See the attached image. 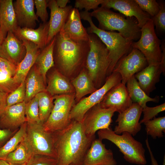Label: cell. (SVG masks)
Listing matches in <instances>:
<instances>
[{
  "instance_id": "f907efd6",
  "label": "cell",
  "mask_w": 165,
  "mask_h": 165,
  "mask_svg": "<svg viewBox=\"0 0 165 165\" xmlns=\"http://www.w3.org/2000/svg\"><path fill=\"white\" fill-rule=\"evenodd\" d=\"M5 38V37L3 34L0 30V46L2 44Z\"/></svg>"
},
{
  "instance_id": "83f0119b",
  "label": "cell",
  "mask_w": 165,
  "mask_h": 165,
  "mask_svg": "<svg viewBox=\"0 0 165 165\" xmlns=\"http://www.w3.org/2000/svg\"><path fill=\"white\" fill-rule=\"evenodd\" d=\"M55 39V36L49 44L41 50L35 64L46 84V73L54 66L53 52Z\"/></svg>"
},
{
  "instance_id": "db71d44e",
  "label": "cell",
  "mask_w": 165,
  "mask_h": 165,
  "mask_svg": "<svg viewBox=\"0 0 165 165\" xmlns=\"http://www.w3.org/2000/svg\"><path fill=\"white\" fill-rule=\"evenodd\" d=\"M69 165H74V164H70Z\"/></svg>"
},
{
  "instance_id": "8992f818",
  "label": "cell",
  "mask_w": 165,
  "mask_h": 165,
  "mask_svg": "<svg viewBox=\"0 0 165 165\" xmlns=\"http://www.w3.org/2000/svg\"><path fill=\"white\" fill-rule=\"evenodd\" d=\"M121 135L116 134L110 127L99 130L97 132L98 138L108 140L115 145L123 154L127 161L132 164H146L145 150L142 144L129 133L124 132Z\"/></svg>"
},
{
  "instance_id": "836d02e7",
  "label": "cell",
  "mask_w": 165,
  "mask_h": 165,
  "mask_svg": "<svg viewBox=\"0 0 165 165\" xmlns=\"http://www.w3.org/2000/svg\"><path fill=\"white\" fill-rule=\"evenodd\" d=\"M145 126V130L147 135L153 138H160L163 136V132H165V117H156L153 119L144 123Z\"/></svg>"
},
{
  "instance_id": "7bdbcfd3",
  "label": "cell",
  "mask_w": 165,
  "mask_h": 165,
  "mask_svg": "<svg viewBox=\"0 0 165 165\" xmlns=\"http://www.w3.org/2000/svg\"><path fill=\"white\" fill-rule=\"evenodd\" d=\"M34 3L36 9V15L37 17H39L43 23L47 22L48 17L47 0H34Z\"/></svg>"
},
{
  "instance_id": "681fc988",
  "label": "cell",
  "mask_w": 165,
  "mask_h": 165,
  "mask_svg": "<svg viewBox=\"0 0 165 165\" xmlns=\"http://www.w3.org/2000/svg\"><path fill=\"white\" fill-rule=\"evenodd\" d=\"M56 1L57 6L61 8H65L67 3L70 2L69 0H56Z\"/></svg>"
},
{
  "instance_id": "ac0fdd59",
  "label": "cell",
  "mask_w": 165,
  "mask_h": 165,
  "mask_svg": "<svg viewBox=\"0 0 165 165\" xmlns=\"http://www.w3.org/2000/svg\"><path fill=\"white\" fill-rule=\"evenodd\" d=\"M47 1V7L50 10L47 45L62 28L72 7L69 5L61 8L57 6L55 0Z\"/></svg>"
},
{
  "instance_id": "30bf717a",
  "label": "cell",
  "mask_w": 165,
  "mask_h": 165,
  "mask_svg": "<svg viewBox=\"0 0 165 165\" xmlns=\"http://www.w3.org/2000/svg\"><path fill=\"white\" fill-rule=\"evenodd\" d=\"M121 80L119 73L112 72L107 77L105 83L101 87L88 97L80 100L76 104L74 105L70 112L71 120L81 122L87 112L94 106L99 103L108 91L120 83Z\"/></svg>"
},
{
  "instance_id": "c3c4849f",
  "label": "cell",
  "mask_w": 165,
  "mask_h": 165,
  "mask_svg": "<svg viewBox=\"0 0 165 165\" xmlns=\"http://www.w3.org/2000/svg\"><path fill=\"white\" fill-rule=\"evenodd\" d=\"M145 142L146 146L149 152L150 155L151 159V163L152 165H158L157 162L154 157L152 154V152L151 151V148L150 147L149 143L148 142V139L147 138L145 140Z\"/></svg>"
},
{
  "instance_id": "9f6ffc18",
  "label": "cell",
  "mask_w": 165,
  "mask_h": 165,
  "mask_svg": "<svg viewBox=\"0 0 165 165\" xmlns=\"http://www.w3.org/2000/svg\"></svg>"
},
{
  "instance_id": "d6986e66",
  "label": "cell",
  "mask_w": 165,
  "mask_h": 165,
  "mask_svg": "<svg viewBox=\"0 0 165 165\" xmlns=\"http://www.w3.org/2000/svg\"><path fill=\"white\" fill-rule=\"evenodd\" d=\"M63 30L65 35L76 42H88L89 35L81 21L78 9H71Z\"/></svg>"
},
{
  "instance_id": "8d00e7d4",
  "label": "cell",
  "mask_w": 165,
  "mask_h": 165,
  "mask_svg": "<svg viewBox=\"0 0 165 165\" xmlns=\"http://www.w3.org/2000/svg\"><path fill=\"white\" fill-rule=\"evenodd\" d=\"M141 9L149 14L151 17L154 16L159 12L160 6L155 0H134Z\"/></svg>"
},
{
  "instance_id": "b9f144b4",
  "label": "cell",
  "mask_w": 165,
  "mask_h": 165,
  "mask_svg": "<svg viewBox=\"0 0 165 165\" xmlns=\"http://www.w3.org/2000/svg\"><path fill=\"white\" fill-rule=\"evenodd\" d=\"M104 0H76L75 1L74 8L81 10L85 9V11L93 10L98 8Z\"/></svg>"
},
{
  "instance_id": "9a60e30c",
  "label": "cell",
  "mask_w": 165,
  "mask_h": 165,
  "mask_svg": "<svg viewBox=\"0 0 165 165\" xmlns=\"http://www.w3.org/2000/svg\"><path fill=\"white\" fill-rule=\"evenodd\" d=\"M133 103L125 84L121 82L109 91L99 103L102 107L113 108L119 113L130 107Z\"/></svg>"
},
{
  "instance_id": "816d5d0a",
  "label": "cell",
  "mask_w": 165,
  "mask_h": 165,
  "mask_svg": "<svg viewBox=\"0 0 165 165\" xmlns=\"http://www.w3.org/2000/svg\"><path fill=\"white\" fill-rule=\"evenodd\" d=\"M0 165H10V164L6 160H0Z\"/></svg>"
},
{
  "instance_id": "484cf974",
  "label": "cell",
  "mask_w": 165,
  "mask_h": 165,
  "mask_svg": "<svg viewBox=\"0 0 165 165\" xmlns=\"http://www.w3.org/2000/svg\"><path fill=\"white\" fill-rule=\"evenodd\" d=\"M46 90L52 96L72 94L75 91L72 84L57 69L51 73Z\"/></svg>"
},
{
  "instance_id": "277c9868",
  "label": "cell",
  "mask_w": 165,
  "mask_h": 165,
  "mask_svg": "<svg viewBox=\"0 0 165 165\" xmlns=\"http://www.w3.org/2000/svg\"><path fill=\"white\" fill-rule=\"evenodd\" d=\"M91 16L99 22L98 28L105 31H118L124 38L134 41L138 40L141 35V28L137 20L134 17H127L110 9L98 7L90 13Z\"/></svg>"
},
{
  "instance_id": "44dd1931",
  "label": "cell",
  "mask_w": 165,
  "mask_h": 165,
  "mask_svg": "<svg viewBox=\"0 0 165 165\" xmlns=\"http://www.w3.org/2000/svg\"><path fill=\"white\" fill-rule=\"evenodd\" d=\"M21 41L26 48V53L23 60L17 66L16 74L13 77L14 81L19 85L22 82L25 81L41 50L31 42L25 40Z\"/></svg>"
},
{
  "instance_id": "8fae6325",
  "label": "cell",
  "mask_w": 165,
  "mask_h": 165,
  "mask_svg": "<svg viewBox=\"0 0 165 165\" xmlns=\"http://www.w3.org/2000/svg\"><path fill=\"white\" fill-rule=\"evenodd\" d=\"M115 112L113 108L102 107L100 103L94 106L86 114L81 122L85 134L92 137L97 130L109 128Z\"/></svg>"
},
{
  "instance_id": "ba28073f",
  "label": "cell",
  "mask_w": 165,
  "mask_h": 165,
  "mask_svg": "<svg viewBox=\"0 0 165 165\" xmlns=\"http://www.w3.org/2000/svg\"><path fill=\"white\" fill-rule=\"evenodd\" d=\"M52 111L43 124L45 130L51 133L61 130L71 123L70 114L74 105L75 94L55 96Z\"/></svg>"
},
{
  "instance_id": "4316f807",
  "label": "cell",
  "mask_w": 165,
  "mask_h": 165,
  "mask_svg": "<svg viewBox=\"0 0 165 165\" xmlns=\"http://www.w3.org/2000/svg\"><path fill=\"white\" fill-rule=\"evenodd\" d=\"M25 83L26 91L24 101L26 103L38 93L46 91V84L35 64L28 72Z\"/></svg>"
},
{
  "instance_id": "cb8c5ba5",
  "label": "cell",
  "mask_w": 165,
  "mask_h": 165,
  "mask_svg": "<svg viewBox=\"0 0 165 165\" xmlns=\"http://www.w3.org/2000/svg\"><path fill=\"white\" fill-rule=\"evenodd\" d=\"M162 73L160 63L148 65L141 71L134 75L138 85L148 95L156 89V85L160 81Z\"/></svg>"
},
{
  "instance_id": "9c48e42d",
  "label": "cell",
  "mask_w": 165,
  "mask_h": 165,
  "mask_svg": "<svg viewBox=\"0 0 165 165\" xmlns=\"http://www.w3.org/2000/svg\"><path fill=\"white\" fill-rule=\"evenodd\" d=\"M151 18L141 28L139 40L133 42V48L139 50L146 58L148 65L160 63L161 59V42L157 36Z\"/></svg>"
},
{
  "instance_id": "6da1fadb",
  "label": "cell",
  "mask_w": 165,
  "mask_h": 165,
  "mask_svg": "<svg viewBox=\"0 0 165 165\" xmlns=\"http://www.w3.org/2000/svg\"><path fill=\"white\" fill-rule=\"evenodd\" d=\"M52 133L57 165H83L85 155L95 135L87 136L81 123L74 120L63 129Z\"/></svg>"
},
{
  "instance_id": "3957f363",
  "label": "cell",
  "mask_w": 165,
  "mask_h": 165,
  "mask_svg": "<svg viewBox=\"0 0 165 165\" xmlns=\"http://www.w3.org/2000/svg\"><path fill=\"white\" fill-rule=\"evenodd\" d=\"M79 14L81 19L89 23L90 26L86 29L88 33L96 34L108 51L111 63L107 74L108 76L112 73L118 61L131 50L133 41L124 38L118 32L105 31L98 28L93 23L90 12L84 11Z\"/></svg>"
},
{
  "instance_id": "d590c367",
  "label": "cell",
  "mask_w": 165,
  "mask_h": 165,
  "mask_svg": "<svg viewBox=\"0 0 165 165\" xmlns=\"http://www.w3.org/2000/svg\"><path fill=\"white\" fill-rule=\"evenodd\" d=\"M25 81L21 84L14 90L9 94L6 99L7 106H9L23 102L25 96Z\"/></svg>"
},
{
  "instance_id": "60d3db41",
  "label": "cell",
  "mask_w": 165,
  "mask_h": 165,
  "mask_svg": "<svg viewBox=\"0 0 165 165\" xmlns=\"http://www.w3.org/2000/svg\"><path fill=\"white\" fill-rule=\"evenodd\" d=\"M27 165H57V159L47 156L33 155Z\"/></svg>"
},
{
  "instance_id": "7a4b0ae2",
  "label": "cell",
  "mask_w": 165,
  "mask_h": 165,
  "mask_svg": "<svg viewBox=\"0 0 165 165\" xmlns=\"http://www.w3.org/2000/svg\"><path fill=\"white\" fill-rule=\"evenodd\" d=\"M53 56L59 68L70 75L82 66L85 67L90 50L88 42H76L67 37L63 28L55 36Z\"/></svg>"
},
{
  "instance_id": "bcb514c9",
  "label": "cell",
  "mask_w": 165,
  "mask_h": 165,
  "mask_svg": "<svg viewBox=\"0 0 165 165\" xmlns=\"http://www.w3.org/2000/svg\"><path fill=\"white\" fill-rule=\"evenodd\" d=\"M8 94L0 91V117L7 106L6 99Z\"/></svg>"
},
{
  "instance_id": "ab89813d",
  "label": "cell",
  "mask_w": 165,
  "mask_h": 165,
  "mask_svg": "<svg viewBox=\"0 0 165 165\" xmlns=\"http://www.w3.org/2000/svg\"><path fill=\"white\" fill-rule=\"evenodd\" d=\"M165 110V103H163L160 105L154 107H149L146 106L143 108L142 112L143 117L140 123H144L152 119L158 114Z\"/></svg>"
},
{
  "instance_id": "f5cc1de1",
  "label": "cell",
  "mask_w": 165,
  "mask_h": 165,
  "mask_svg": "<svg viewBox=\"0 0 165 165\" xmlns=\"http://www.w3.org/2000/svg\"><path fill=\"white\" fill-rule=\"evenodd\" d=\"M10 165H27V163H24L22 164H10Z\"/></svg>"
},
{
  "instance_id": "d4e9b609",
  "label": "cell",
  "mask_w": 165,
  "mask_h": 165,
  "mask_svg": "<svg viewBox=\"0 0 165 165\" xmlns=\"http://www.w3.org/2000/svg\"><path fill=\"white\" fill-rule=\"evenodd\" d=\"M12 0H0V30L6 38L18 27Z\"/></svg>"
},
{
  "instance_id": "7402d4cb",
  "label": "cell",
  "mask_w": 165,
  "mask_h": 165,
  "mask_svg": "<svg viewBox=\"0 0 165 165\" xmlns=\"http://www.w3.org/2000/svg\"><path fill=\"white\" fill-rule=\"evenodd\" d=\"M26 103L23 102L6 106L0 117V126L10 130L20 127L27 122L25 114Z\"/></svg>"
},
{
  "instance_id": "e575fe53",
  "label": "cell",
  "mask_w": 165,
  "mask_h": 165,
  "mask_svg": "<svg viewBox=\"0 0 165 165\" xmlns=\"http://www.w3.org/2000/svg\"><path fill=\"white\" fill-rule=\"evenodd\" d=\"M25 114L27 123H41L39 117L38 100L36 95L26 103Z\"/></svg>"
},
{
  "instance_id": "f1b7e54d",
  "label": "cell",
  "mask_w": 165,
  "mask_h": 165,
  "mask_svg": "<svg viewBox=\"0 0 165 165\" xmlns=\"http://www.w3.org/2000/svg\"><path fill=\"white\" fill-rule=\"evenodd\" d=\"M72 84L75 92V98L78 102L82 97L87 94H92L97 90L89 76L87 70L84 68L72 80Z\"/></svg>"
},
{
  "instance_id": "2e32d148",
  "label": "cell",
  "mask_w": 165,
  "mask_h": 165,
  "mask_svg": "<svg viewBox=\"0 0 165 165\" xmlns=\"http://www.w3.org/2000/svg\"><path fill=\"white\" fill-rule=\"evenodd\" d=\"M112 151L107 149L102 140L94 139L84 156L83 165H116Z\"/></svg>"
},
{
  "instance_id": "d6a6232c",
  "label": "cell",
  "mask_w": 165,
  "mask_h": 165,
  "mask_svg": "<svg viewBox=\"0 0 165 165\" xmlns=\"http://www.w3.org/2000/svg\"><path fill=\"white\" fill-rule=\"evenodd\" d=\"M27 127V122L22 124L18 130L0 148V160H5L7 155L13 151L23 139Z\"/></svg>"
},
{
  "instance_id": "4dcf8cb0",
  "label": "cell",
  "mask_w": 165,
  "mask_h": 165,
  "mask_svg": "<svg viewBox=\"0 0 165 165\" xmlns=\"http://www.w3.org/2000/svg\"><path fill=\"white\" fill-rule=\"evenodd\" d=\"M33 155L31 151L24 138L16 148L9 154L5 160L10 164L27 163Z\"/></svg>"
},
{
  "instance_id": "5b68a950",
  "label": "cell",
  "mask_w": 165,
  "mask_h": 165,
  "mask_svg": "<svg viewBox=\"0 0 165 165\" xmlns=\"http://www.w3.org/2000/svg\"><path fill=\"white\" fill-rule=\"evenodd\" d=\"M89 35L90 50L85 66L97 89L104 84L111 61L108 51L105 44L96 34Z\"/></svg>"
},
{
  "instance_id": "ee69618b",
  "label": "cell",
  "mask_w": 165,
  "mask_h": 165,
  "mask_svg": "<svg viewBox=\"0 0 165 165\" xmlns=\"http://www.w3.org/2000/svg\"><path fill=\"white\" fill-rule=\"evenodd\" d=\"M17 66L1 57L0 60V72L10 77L15 75Z\"/></svg>"
},
{
  "instance_id": "ffe728a7",
  "label": "cell",
  "mask_w": 165,
  "mask_h": 165,
  "mask_svg": "<svg viewBox=\"0 0 165 165\" xmlns=\"http://www.w3.org/2000/svg\"><path fill=\"white\" fill-rule=\"evenodd\" d=\"M13 5L18 26L34 29L39 20L34 10V0H16Z\"/></svg>"
},
{
  "instance_id": "4fadbf2b",
  "label": "cell",
  "mask_w": 165,
  "mask_h": 165,
  "mask_svg": "<svg viewBox=\"0 0 165 165\" xmlns=\"http://www.w3.org/2000/svg\"><path fill=\"white\" fill-rule=\"evenodd\" d=\"M142 109L138 103H133L130 107L119 113L116 121L118 125L114 128V132L120 135L127 132L133 136L136 135L141 129L139 120Z\"/></svg>"
},
{
  "instance_id": "f6af8a7d",
  "label": "cell",
  "mask_w": 165,
  "mask_h": 165,
  "mask_svg": "<svg viewBox=\"0 0 165 165\" xmlns=\"http://www.w3.org/2000/svg\"><path fill=\"white\" fill-rule=\"evenodd\" d=\"M13 134L10 130L0 128V148Z\"/></svg>"
},
{
  "instance_id": "11a10c76",
  "label": "cell",
  "mask_w": 165,
  "mask_h": 165,
  "mask_svg": "<svg viewBox=\"0 0 165 165\" xmlns=\"http://www.w3.org/2000/svg\"><path fill=\"white\" fill-rule=\"evenodd\" d=\"M1 58V57H0V60Z\"/></svg>"
},
{
  "instance_id": "e0dca14e",
  "label": "cell",
  "mask_w": 165,
  "mask_h": 165,
  "mask_svg": "<svg viewBox=\"0 0 165 165\" xmlns=\"http://www.w3.org/2000/svg\"><path fill=\"white\" fill-rule=\"evenodd\" d=\"M26 53L22 42L12 32L7 33L0 46V57L17 66Z\"/></svg>"
},
{
  "instance_id": "7dc6e473",
  "label": "cell",
  "mask_w": 165,
  "mask_h": 165,
  "mask_svg": "<svg viewBox=\"0 0 165 165\" xmlns=\"http://www.w3.org/2000/svg\"><path fill=\"white\" fill-rule=\"evenodd\" d=\"M161 49L162 51L161 61L160 62L161 67L163 74H165V43L164 40H163L161 44Z\"/></svg>"
},
{
  "instance_id": "603a6c76",
  "label": "cell",
  "mask_w": 165,
  "mask_h": 165,
  "mask_svg": "<svg viewBox=\"0 0 165 165\" xmlns=\"http://www.w3.org/2000/svg\"><path fill=\"white\" fill-rule=\"evenodd\" d=\"M49 29V22L47 21L40 24L36 29L18 26L13 33L20 40L31 42L42 50L47 45Z\"/></svg>"
},
{
  "instance_id": "7c38bea8",
  "label": "cell",
  "mask_w": 165,
  "mask_h": 165,
  "mask_svg": "<svg viewBox=\"0 0 165 165\" xmlns=\"http://www.w3.org/2000/svg\"><path fill=\"white\" fill-rule=\"evenodd\" d=\"M148 65L144 55L138 50L133 48L118 61L112 72L119 73L121 77V82L126 84L130 78Z\"/></svg>"
},
{
  "instance_id": "52a82bcc",
  "label": "cell",
  "mask_w": 165,
  "mask_h": 165,
  "mask_svg": "<svg viewBox=\"0 0 165 165\" xmlns=\"http://www.w3.org/2000/svg\"><path fill=\"white\" fill-rule=\"evenodd\" d=\"M24 138L33 155H44L57 159L53 133L45 130L42 123L27 122Z\"/></svg>"
},
{
  "instance_id": "f35d334b",
  "label": "cell",
  "mask_w": 165,
  "mask_h": 165,
  "mask_svg": "<svg viewBox=\"0 0 165 165\" xmlns=\"http://www.w3.org/2000/svg\"><path fill=\"white\" fill-rule=\"evenodd\" d=\"M19 85L15 82L13 77L8 76L0 72V91L9 94Z\"/></svg>"
},
{
  "instance_id": "5bb4252c",
  "label": "cell",
  "mask_w": 165,
  "mask_h": 165,
  "mask_svg": "<svg viewBox=\"0 0 165 165\" xmlns=\"http://www.w3.org/2000/svg\"><path fill=\"white\" fill-rule=\"evenodd\" d=\"M101 7L112 8L127 17H135L141 28L151 17L141 9L134 0H104Z\"/></svg>"
},
{
  "instance_id": "74e56055",
  "label": "cell",
  "mask_w": 165,
  "mask_h": 165,
  "mask_svg": "<svg viewBox=\"0 0 165 165\" xmlns=\"http://www.w3.org/2000/svg\"><path fill=\"white\" fill-rule=\"evenodd\" d=\"M160 6L158 13L154 16L151 17L156 29L160 32L165 31V3L163 1H157Z\"/></svg>"
},
{
  "instance_id": "1f68e13d",
  "label": "cell",
  "mask_w": 165,
  "mask_h": 165,
  "mask_svg": "<svg viewBox=\"0 0 165 165\" xmlns=\"http://www.w3.org/2000/svg\"><path fill=\"white\" fill-rule=\"evenodd\" d=\"M36 95L38 100L39 118L43 124L48 119L53 109V97L46 91L41 92Z\"/></svg>"
},
{
  "instance_id": "f546056e",
  "label": "cell",
  "mask_w": 165,
  "mask_h": 165,
  "mask_svg": "<svg viewBox=\"0 0 165 165\" xmlns=\"http://www.w3.org/2000/svg\"><path fill=\"white\" fill-rule=\"evenodd\" d=\"M126 83L129 95L133 103H138L142 108L147 106L146 103L148 102L155 103L159 102L160 97L159 96L152 98L145 94L139 86L134 75L130 78Z\"/></svg>"
}]
</instances>
